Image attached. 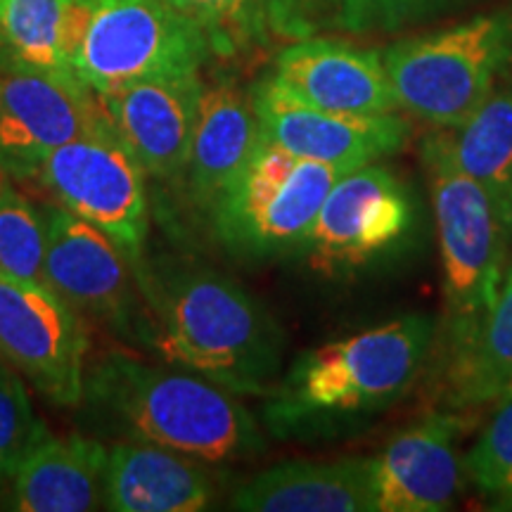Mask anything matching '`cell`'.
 <instances>
[{
	"mask_svg": "<svg viewBox=\"0 0 512 512\" xmlns=\"http://www.w3.org/2000/svg\"><path fill=\"white\" fill-rule=\"evenodd\" d=\"M271 76L294 98L335 114L401 110L382 53L335 38H297L275 57Z\"/></svg>",
	"mask_w": 512,
	"mask_h": 512,
	"instance_id": "16",
	"label": "cell"
},
{
	"mask_svg": "<svg viewBox=\"0 0 512 512\" xmlns=\"http://www.w3.org/2000/svg\"><path fill=\"white\" fill-rule=\"evenodd\" d=\"M64 57L95 95L145 79L197 76L211 46L169 0H69Z\"/></svg>",
	"mask_w": 512,
	"mask_h": 512,
	"instance_id": "5",
	"label": "cell"
},
{
	"mask_svg": "<svg viewBox=\"0 0 512 512\" xmlns=\"http://www.w3.org/2000/svg\"><path fill=\"white\" fill-rule=\"evenodd\" d=\"M347 174L349 169L297 157L261 136L245 169L211 209V228L230 254L245 261L299 252L332 185Z\"/></svg>",
	"mask_w": 512,
	"mask_h": 512,
	"instance_id": "8",
	"label": "cell"
},
{
	"mask_svg": "<svg viewBox=\"0 0 512 512\" xmlns=\"http://www.w3.org/2000/svg\"><path fill=\"white\" fill-rule=\"evenodd\" d=\"M3 178H5V176H3V171H0V185H3V183H5V181H3Z\"/></svg>",
	"mask_w": 512,
	"mask_h": 512,
	"instance_id": "31",
	"label": "cell"
},
{
	"mask_svg": "<svg viewBox=\"0 0 512 512\" xmlns=\"http://www.w3.org/2000/svg\"><path fill=\"white\" fill-rule=\"evenodd\" d=\"M83 401L107 430L202 463H235L266 451L261 425L238 394L192 370L107 354L86 370Z\"/></svg>",
	"mask_w": 512,
	"mask_h": 512,
	"instance_id": "3",
	"label": "cell"
},
{
	"mask_svg": "<svg viewBox=\"0 0 512 512\" xmlns=\"http://www.w3.org/2000/svg\"><path fill=\"white\" fill-rule=\"evenodd\" d=\"M268 31L285 38H306L320 27L328 0H259Z\"/></svg>",
	"mask_w": 512,
	"mask_h": 512,
	"instance_id": "29",
	"label": "cell"
},
{
	"mask_svg": "<svg viewBox=\"0 0 512 512\" xmlns=\"http://www.w3.org/2000/svg\"><path fill=\"white\" fill-rule=\"evenodd\" d=\"M430 185L444 271L441 356L463 347L494 306L512 249V209L486 185L463 174L441 150L434 133L420 140Z\"/></svg>",
	"mask_w": 512,
	"mask_h": 512,
	"instance_id": "4",
	"label": "cell"
},
{
	"mask_svg": "<svg viewBox=\"0 0 512 512\" xmlns=\"http://www.w3.org/2000/svg\"><path fill=\"white\" fill-rule=\"evenodd\" d=\"M202 29L211 53L230 57L266 41L268 24L259 0H169Z\"/></svg>",
	"mask_w": 512,
	"mask_h": 512,
	"instance_id": "26",
	"label": "cell"
},
{
	"mask_svg": "<svg viewBox=\"0 0 512 512\" xmlns=\"http://www.w3.org/2000/svg\"><path fill=\"white\" fill-rule=\"evenodd\" d=\"M43 427L34 415L24 377L0 358V472L10 479L12 470Z\"/></svg>",
	"mask_w": 512,
	"mask_h": 512,
	"instance_id": "28",
	"label": "cell"
},
{
	"mask_svg": "<svg viewBox=\"0 0 512 512\" xmlns=\"http://www.w3.org/2000/svg\"><path fill=\"white\" fill-rule=\"evenodd\" d=\"M48 228L46 216L10 183L0 185V271L12 278L43 280Z\"/></svg>",
	"mask_w": 512,
	"mask_h": 512,
	"instance_id": "25",
	"label": "cell"
},
{
	"mask_svg": "<svg viewBox=\"0 0 512 512\" xmlns=\"http://www.w3.org/2000/svg\"><path fill=\"white\" fill-rule=\"evenodd\" d=\"M496 403L494 418L463 458L465 477L491 510L512 512V389Z\"/></svg>",
	"mask_w": 512,
	"mask_h": 512,
	"instance_id": "24",
	"label": "cell"
},
{
	"mask_svg": "<svg viewBox=\"0 0 512 512\" xmlns=\"http://www.w3.org/2000/svg\"><path fill=\"white\" fill-rule=\"evenodd\" d=\"M202 460L128 439L107 451L102 508L114 512H200L216 498Z\"/></svg>",
	"mask_w": 512,
	"mask_h": 512,
	"instance_id": "18",
	"label": "cell"
},
{
	"mask_svg": "<svg viewBox=\"0 0 512 512\" xmlns=\"http://www.w3.org/2000/svg\"><path fill=\"white\" fill-rule=\"evenodd\" d=\"M259 131L273 145L311 162L361 169L399 155L413 138V126L396 112L335 114L318 110L280 86L271 74L252 88Z\"/></svg>",
	"mask_w": 512,
	"mask_h": 512,
	"instance_id": "13",
	"label": "cell"
},
{
	"mask_svg": "<svg viewBox=\"0 0 512 512\" xmlns=\"http://www.w3.org/2000/svg\"><path fill=\"white\" fill-rule=\"evenodd\" d=\"M43 216L48 228L43 280L79 316L128 344H150V313L124 249L60 204L43 209Z\"/></svg>",
	"mask_w": 512,
	"mask_h": 512,
	"instance_id": "10",
	"label": "cell"
},
{
	"mask_svg": "<svg viewBox=\"0 0 512 512\" xmlns=\"http://www.w3.org/2000/svg\"><path fill=\"white\" fill-rule=\"evenodd\" d=\"M67 8L69 0H0V46L29 67L76 76L62 48Z\"/></svg>",
	"mask_w": 512,
	"mask_h": 512,
	"instance_id": "23",
	"label": "cell"
},
{
	"mask_svg": "<svg viewBox=\"0 0 512 512\" xmlns=\"http://www.w3.org/2000/svg\"><path fill=\"white\" fill-rule=\"evenodd\" d=\"M382 62L403 112L432 128H456L512 72V8L403 38Z\"/></svg>",
	"mask_w": 512,
	"mask_h": 512,
	"instance_id": "6",
	"label": "cell"
},
{
	"mask_svg": "<svg viewBox=\"0 0 512 512\" xmlns=\"http://www.w3.org/2000/svg\"><path fill=\"white\" fill-rule=\"evenodd\" d=\"M422 240V204L392 166L375 162L332 185L297 254L313 271L347 278L399 264Z\"/></svg>",
	"mask_w": 512,
	"mask_h": 512,
	"instance_id": "7",
	"label": "cell"
},
{
	"mask_svg": "<svg viewBox=\"0 0 512 512\" xmlns=\"http://www.w3.org/2000/svg\"><path fill=\"white\" fill-rule=\"evenodd\" d=\"M444 155L512 209V81L505 76L456 128H434Z\"/></svg>",
	"mask_w": 512,
	"mask_h": 512,
	"instance_id": "22",
	"label": "cell"
},
{
	"mask_svg": "<svg viewBox=\"0 0 512 512\" xmlns=\"http://www.w3.org/2000/svg\"><path fill=\"white\" fill-rule=\"evenodd\" d=\"M458 413L434 411L368 458L373 512H444L465 486Z\"/></svg>",
	"mask_w": 512,
	"mask_h": 512,
	"instance_id": "14",
	"label": "cell"
},
{
	"mask_svg": "<svg viewBox=\"0 0 512 512\" xmlns=\"http://www.w3.org/2000/svg\"><path fill=\"white\" fill-rule=\"evenodd\" d=\"M86 318L46 280L0 271V358L43 399L62 408L83 403L86 387Z\"/></svg>",
	"mask_w": 512,
	"mask_h": 512,
	"instance_id": "11",
	"label": "cell"
},
{
	"mask_svg": "<svg viewBox=\"0 0 512 512\" xmlns=\"http://www.w3.org/2000/svg\"><path fill=\"white\" fill-rule=\"evenodd\" d=\"M107 451L86 434L38 430L12 470L15 508L22 512H83L102 508Z\"/></svg>",
	"mask_w": 512,
	"mask_h": 512,
	"instance_id": "20",
	"label": "cell"
},
{
	"mask_svg": "<svg viewBox=\"0 0 512 512\" xmlns=\"http://www.w3.org/2000/svg\"><path fill=\"white\" fill-rule=\"evenodd\" d=\"M510 266H512V264H510Z\"/></svg>",
	"mask_w": 512,
	"mask_h": 512,
	"instance_id": "32",
	"label": "cell"
},
{
	"mask_svg": "<svg viewBox=\"0 0 512 512\" xmlns=\"http://www.w3.org/2000/svg\"><path fill=\"white\" fill-rule=\"evenodd\" d=\"M136 278L150 313V344L169 366L238 396H268L283 377L285 332L238 280L192 261L147 264Z\"/></svg>",
	"mask_w": 512,
	"mask_h": 512,
	"instance_id": "1",
	"label": "cell"
},
{
	"mask_svg": "<svg viewBox=\"0 0 512 512\" xmlns=\"http://www.w3.org/2000/svg\"><path fill=\"white\" fill-rule=\"evenodd\" d=\"M5 482H8V477L3 475V472H0V496H3V489H5Z\"/></svg>",
	"mask_w": 512,
	"mask_h": 512,
	"instance_id": "30",
	"label": "cell"
},
{
	"mask_svg": "<svg viewBox=\"0 0 512 512\" xmlns=\"http://www.w3.org/2000/svg\"><path fill=\"white\" fill-rule=\"evenodd\" d=\"M463 3L467 0H335V22L351 34H389Z\"/></svg>",
	"mask_w": 512,
	"mask_h": 512,
	"instance_id": "27",
	"label": "cell"
},
{
	"mask_svg": "<svg viewBox=\"0 0 512 512\" xmlns=\"http://www.w3.org/2000/svg\"><path fill=\"white\" fill-rule=\"evenodd\" d=\"M247 512H373L368 458H297L249 477L230 498Z\"/></svg>",
	"mask_w": 512,
	"mask_h": 512,
	"instance_id": "19",
	"label": "cell"
},
{
	"mask_svg": "<svg viewBox=\"0 0 512 512\" xmlns=\"http://www.w3.org/2000/svg\"><path fill=\"white\" fill-rule=\"evenodd\" d=\"M259 121L247 93L233 76L202 83L185 188L192 204L211 214L219 197L240 176L259 143Z\"/></svg>",
	"mask_w": 512,
	"mask_h": 512,
	"instance_id": "17",
	"label": "cell"
},
{
	"mask_svg": "<svg viewBox=\"0 0 512 512\" xmlns=\"http://www.w3.org/2000/svg\"><path fill=\"white\" fill-rule=\"evenodd\" d=\"M441 401L448 411H472L512 389V266L489 313L463 347L441 356Z\"/></svg>",
	"mask_w": 512,
	"mask_h": 512,
	"instance_id": "21",
	"label": "cell"
},
{
	"mask_svg": "<svg viewBox=\"0 0 512 512\" xmlns=\"http://www.w3.org/2000/svg\"><path fill=\"white\" fill-rule=\"evenodd\" d=\"M36 178L60 207L110 235L133 266L145 259L147 176L107 114L79 138L50 152Z\"/></svg>",
	"mask_w": 512,
	"mask_h": 512,
	"instance_id": "9",
	"label": "cell"
},
{
	"mask_svg": "<svg viewBox=\"0 0 512 512\" xmlns=\"http://www.w3.org/2000/svg\"><path fill=\"white\" fill-rule=\"evenodd\" d=\"M98 95L79 76L50 74L5 55L0 67V171L31 181L57 147L102 119Z\"/></svg>",
	"mask_w": 512,
	"mask_h": 512,
	"instance_id": "12",
	"label": "cell"
},
{
	"mask_svg": "<svg viewBox=\"0 0 512 512\" xmlns=\"http://www.w3.org/2000/svg\"><path fill=\"white\" fill-rule=\"evenodd\" d=\"M437 330L427 313H406L304 351L268 394L266 430L297 441L366 430L418 384Z\"/></svg>",
	"mask_w": 512,
	"mask_h": 512,
	"instance_id": "2",
	"label": "cell"
},
{
	"mask_svg": "<svg viewBox=\"0 0 512 512\" xmlns=\"http://www.w3.org/2000/svg\"><path fill=\"white\" fill-rule=\"evenodd\" d=\"M200 93V74L164 76L126 83L98 100L145 176L171 183L185 176Z\"/></svg>",
	"mask_w": 512,
	"mask_h": 512,
	"instance_id": "15",
	"label": "cell"
}]
</instances>
